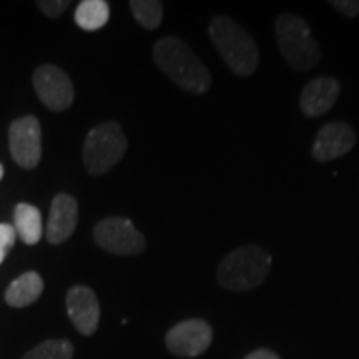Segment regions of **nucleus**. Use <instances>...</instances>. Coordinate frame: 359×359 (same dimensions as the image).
<instances>
[{
    "mask_svg": "<svg viewBox=\"0 0 359 359\" xmlns=\"http://www.w3.org/2000/svg\"><path fill=\"white\" fill-rule=\"evenodd\" d=\"M93 240L102 250L120 257H135L147 250L143 233L128 218L110 217L102 219L93 228Z\"/></svg>",
    "mask_w": 359,
    "mask_h": 359,
    "instance_id": "obj_6",
    "label": "nucleus"
},
{
    "mask_svg": "<svg viewBox=\"0 0 359 359\" xmlns=\"http://www.w3.org/2000/svg\"><path fill=\"white\" fill-rule=\"evenodd\" d=\"M109 19L110 7L105 0H83L75 11V24L88 32L102 29Z\"/></svg>",
    "mask_w": 359,
    "mask_h": 359,
    "instance_id": "obj_16",
    "label": "nucleus"
},
{
    "mask_svg": "<svg viewBox=\"0 0 359 359\" xmlns=\"http://www.w3.org/2000/svg\"><path fill=\"white\" fill-rule=\"evenodd\" d=\"M128 142L122 127L116 122H105L92 128L85 137L83 165L93 177H100L127 154Z\"/></svg>",
    "mask_w": 359,
    "mask_h": 359,
    "instance_id": "obj_5",
    "label": "nucleus"
},
{
    "mask_svg": "<svg viewBox=\"0 0 359 359\" xmlns=\"http://www.w3.org/2000/svg\"><path fill=\"white\" fill-rule=\"evenodd\" d=\"M43 291V280L37 271H27L11 283L6 291V303L12 308L34 304Z\"/></svg>",
    "mask_w": 359,
    "mask_h": 359,
    "instance_id": "obj_14",
    "label": "nucleus"
},
{
    "mask_svg": "<svg viewBox=\"0 0 359 359\" xmlns=\"http://www.w3.org/2000/svg\"><path fill=\"white\" fill-rule=\"evenodd\" d=\"M22 359H74V344L67 339H47Z\"/></svg>",
    "mask_w": 359,
    "mask_h": 359,
    "instance_id": "obj_18",
    "label": "nucleus"
},
{
    "mask_svg": "<svg viewBox=\"0 0 359 359\" xmlns=\"http://www.w3.org/2000/svg\"><path fill=\"white\" fill-rule=\"evenodd\" d=\"M208 34L223 62L236 77H250L258 70L257 42L236 20L226 15L213 17Z\"/></svg>",
    "mask_w": 359,
    "mask_h": 359,
    "instance_id": "obj_2",
    "label": "nucleus"
},
{
    "mask_svg": "<svg viewBox=\"0 0 359 359\" xmlns=\"http://www.w3.org/2000/svg\"><path fill=\"white\" fill-rule=\"evenodd\" d=\"M8 148L19 167L32 170L42 158V130L35 116H22L8 127Z\"/></svg>",
    "mask_w": 359,
    "mask_h": 359,
    "instance_id": "obj_8",
    "label": "nucleus"
},
{
    "mask_svg": "<svg viewBox=\"0 0 359 359\" xmlns=\"http://www.w3.org/2000/svg\"><path fill=\"white\" fill-rule=\"evenodd\" d=\"M15 231L25 245H37L43 235L42 215L37 206L30 203H19L13 213Z\"/></svg>",
    "mask_w": 359,
    "mask_h": 359,
    "instance_id": "obj_15",
    "label": "nucleus"
},
{
    "mask_svg": "<svg viewBox=\"0 0 359 359\" xmlns=\"http://www.w3.org/2000/svg\"><path fill=\"white\" fill-rule=\"evenodd\" d=\"M79 222L77 200L67 193H60L52 200L45 238L48 243L62 245L74 235Z\"/></svg>",
    "mask_w": 359,
    "mask_h": 359,
    "instance_id": "obj_13",
    "label": "nucleus"
},
{
    "mask_svg": "<svg viewBox=\"0 0 359 359\" xmlns=\"http://www.w3.org/2000/svg\"><path fill=\"white\" fill-rule=\"evenodd\" d=\"M17 231L12 224L0 223V264L4 263V259L8 255V251L15 245Z\"/></svg>",
    "mask_w": 359,
    "mask_h": 359,
    "instance_id": "obj_19",
    "label": "nucleus"
},
{
    "mask_svg": "<svg viewBox=\"0 0 359 359\" xmlns=\"http://www.w3.org/2000/svg\"><path fill=\"white\" fill-rule=\"evenodd\" d=\"M271 268V255L259 245L238 246L218 264L217 280L223 290L243 293L262 286Z\"/></svg>",
    "mask_w": 359,
    "mask_h": 359,
    "instance_id": "obj_3",
    "label": "nucleus"
},
{
    "mask_svg": "<svg viewBox=\"0 0 359 359\" xmlns=\"http://www.w3.org/2000/svg\"><path fill=\"white\" fill-rule=\"evenodd\" d=\"M2 178H4V167L0 165V180H2Z\"/></svg>",
    "mask_w": 359,
    "mask_h": 359,
    "instance_id": "obj_23",
    "label": "nucleus"
},
{
    "mask_svg": "<svg viewBox=\"0 0 359 359\" xmlns=\"http://www.w3.org/2000/svg\"><path fill=\"white\" fill-rule=\"evenodd\" d=\"M37 7L48 19H58L70 7V2L69 0H40Z\"/></svg>",
    "mask_w": 359,
    "mask_h": 359,
    "instance_id": "obj_20",
    "label": "nucleus"
},
{
    "mask_svg": "<svg viewBox=\"0 0 359 359\" xmlns=\"http://www.w3.org/2000/svg\"><path fill=\"white\" fill-rule=\"evenodd\" d=\"M34 90L39 100L53 111H64L74 103L75 88L60 67L45 64L34 72Z\"/></svg>",
    "mask_w": 359,
    "mask_h": 359,
    "instance_id": "obj_7",
    "label": "nucleus"
},
{
    "mask_svg": "<svg viewBox=\"0 0 359 359\" xmlns=\"http://www.w3.org/2000/svg\"><path fill=\"white\" fill-rule=\"evenodd\" d=\"M341 83L330 75H321L304 85L299 97V109L308 118H318L330 111L338 102Z\"/></svg>",
    "mask_w": 359,
    "mask_h": 359,
    "instance_id": "obj_12",
    "label": "nucleus"
},
{
    "mask_svg": "<svg viewBox=\"0 0 359 359\" xmlns=\"http://www.w3.org/2000/svg\"><path fill=\"white\" fill-rule=\"evenodd\" d=\"M330 6L348 19H356L359 15V0H331Z\"/></svg>",
    "mask_w": 359,
    "mask_h": 359,
    "instance_id": "obj_21",
    "label": "nucleus"
},
{
    "mask_svg": "<svg viewBox=\"0 0 359 359\" xmlns=\"http://www.w3.org/2000/svg\"><path fill=\"white\" fill-rule=\"evenodd\" d=\"M275 32L283 58L296 72L316 69L321 60V50L313 37L308 22L302 15L285 12L278 15Z\"/></svg>",
    "mask_w": 359,
    "mask_h": 359,
    "instance_id": "obj_4",
    "label": "nucleus"
},
{
    "mask_svg": "<svg viewBox=\"0 0 359 359\" xmlns=\"http://www.w3.org/2000/svg\"><path fill=\"white\" fill-rule=\"evenodd\" d=\"M130 11L135 20L147 30L158 29L163 22V4L158 0H132Z\"/></svg>",
    "mask_w": 359,
    "mask_h": 359,
    "instance_id": "obj_17",
    "label": "nucleus"
},
{
    "mask_svg": "<svg viewBox=\"0 0 359 359\" xmlns=\"http://www.w3.org/2000/svg\"><path fill=\"white\" fill-rule=\"evenodd\" d=\"M356 132L351 125L344 122H331L323 125L314 137L311 156L320 163H327L341 158L356 145Z\"/></svg>",
    "mask_w": 359,
    "mask_h": 359,
    "instance_id": "obj_10",
    "label": "nucleus"
},
{
    "mask_svg": "<svg viewBox=\"0 0 359 359\" xmlns=\"http://www.w3.org/2000/svg\"><path fill=\"white\" fill-rule=\"evenodd\" d=\"M213 330L205 320H185L175 325L165 336L167 349L180 358H196L210 348Z\"/></svg>",
    "mask_w": 359,
    "mask_h": 359,
    "instance_id": "obj_9",
    "label": "nucleus"
},
{
    "mask_svg": "<svg viewBox=\"0 0 359 359\" xmlns=\"http://www.w3.org/2000/svg\"><path fill=\"white\" fill-rule=\"evenodd\" d=\"M154 62L172 82L185 92L203 95L212 87V74L185 40L167 35L154 45Z\"/></svg>",
    "mask_w": 359,
    "mask_h": 359,
    "instance_id": "obj_1",
    "label": "nucleus"
},
{
    "mask_svg": "<svg viewBox=\"0 0 359 359\" xmlns=\"http://www.w3.org/2000/svg\"><path fill=\"white\" fill-rule=\"evenodd\" d=\"M67 313L75 330L85 336L95 334L98 323H100V303L95 291L88 286H72L65 298Z\"/></svg>",
    "mask_w": 359,
    "mask_h": 359,
    "instance_id": "obj_11",
    "label": "nucleus"
},
{
    "mask_svg": "<svg viewBox=\"0 0 359 359\" xmlns=\"http://www.w3.org/2000/svg\"><path fill=\"white\" fill-rule=\"evenodd\" d=\"M245 359H281L275 351L271 349H257V351L250 353Z\"/></svg>",
    "mask_w": 359,
    "mask_h": 359,
    "instance_id": "obj_22",
    "label": "nucleus"
}]
</instances>
